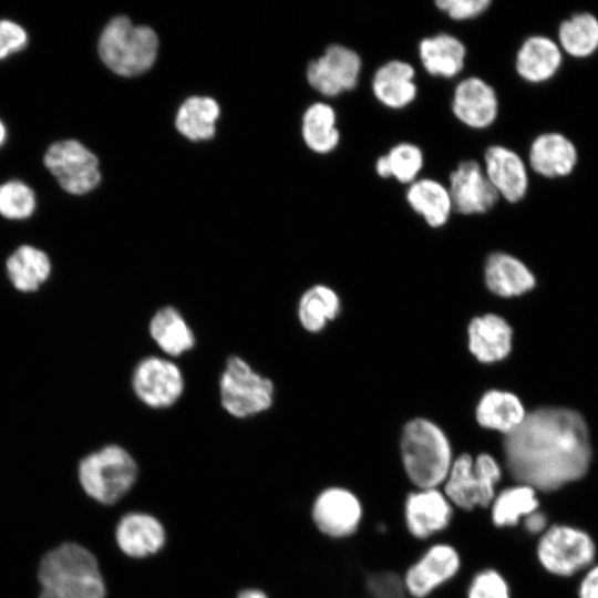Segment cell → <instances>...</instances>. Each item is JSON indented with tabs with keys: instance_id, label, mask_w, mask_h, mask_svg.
Returning a JSON list of instances; mask_svg holds the SVG:
<instances>
[{
	"instance_id": "1",
	"label": "cell",
	"mask_w": 598,
	"mask_h": 598,
	"mask_svg": "<svg viewBox=\"0 0 598 598\" xmlns=\"http://www.w3.org/2000/svg\"><path fill=\"white\" fill-rule=\"evenodd\" d=\"M512 476L537 491L551 492L581 478L591 461L587 424L576 411L538 409L504 441Z\"/></svg>"
},
{
	"instance_id": "2",
	"label": "cell",
	"mask_w": 598,
	"mask_h": 598,
	"mask_svg": "<svg viewBox=\"0 0 598 598\" xmlns=\"http://www.w3.org/2000/svg\"><path fill=\"white\" fill-rule=\"evenodd\" d=\"M39 598H105L96 557L85 547L64 543L48 551L38 567Z\"/></svg>"
},
{
	"instance_id": "3",
	"label": "cell",
	"mask_w": 598,
	"mask_h": 598,
	"mask_svg": "<svg viewBox=\"0 0 598 598\" xmlns=\"http://www.w3.org/2000/svg\"><path fill=\"white\" fill-rule=\"evenodd\" d=\"M402 467L414 488H439L454 461L443 430L425 419L405 424L400 439Z\"/></svg>"
},
{
	"instance_id": "4",
	"label": "cell",
	"mask_w": 598,
	"mask_h": 598,
	"mask_svg": "<svg viewBox=\"0 0 598 598\" xmlns=\"http://www.w3.org/2000/svg\"><path fill=\"white\" fill-rule=\"evenodd\" d=\"M157 48V35L151 28L134 25L124 16L113 18L99 40V53L104 64L123 76L147 71L156 59Z\"/></svg>"
},
{
	"instance_id": "5",
	"label": "cell",
	"mask_w": 598,
	"mask_h": 598,
	"mask_svg": "<svg viewBox=\"0 0 598 598\" xmlns=\"http://www.w3.org/2000/svg\"><path fill=\"white\" fill-rule=\"evenodd\" d=\"M138 467L122 446L106 445L83 457L78 476L87 496L103 505L118 502L134 485Z\"/></svg>"
},
{
	"instance_id": "6",
	"label": "cell",
	"mask_w": 598,
	"mask_h": 598,
	"mask_svg": "<svg viewBox=\"0 0 598 598\" xmlns=\"http://www.w3.org/2000/svg\"><path fill=\"white\" fill-rule=\"evenodd\" d=\"M502 477V466L492 454L463 453L454 458L441 489L454 508L472 512L488 508Z\"/></svg>"
},
{
	"instance_id": "7",
	"label": "cell",
	"mask_w": 598,
	"mask_h": 598,
	"mask_svg": "<svg viewBox=\"0 0 598 598\" xmlns=\"http://www.w3.org/2000/svg\"><path fill=\"white\" fill-rule=\"evenodd\" d=\"M219 393L225 411L243 419L267 411L274 403L275 386L246 360L231 355L220 377Z\"/></svg>"
},
{
	"instance_id": "8",
	"label": "cell",
	"mask_w": 598,
	"mask_h": 598,
	"mask_svg": "<svg viewBox=\"0 0 598 598\" xmlns=\"http://www.w3.org/2000/svg\"><path fill=\"white\" fill-rule=\"evenodd\" d=\"M596 556L592 538L568 525L548 526L539 536L536 557L540 566L556 576H571L589 566Z\"/></svg>"
},
{
	"instance_id": "9",
	"label": "cell",
	"mask_w": 598,
	"mask_h": 598,
	"mask_svg": "<svg viewBox=\"0 0 598 598\" xmlns=\"http://www.w3.org/2000/svg\"><path fill=\"white\" fill-rule=\"evenodd\" d=\"M462 568L458 549L445 542L431 544L400 576L409 598H429L454 579Z\"/></svg>"
},
{
	"instance_id": "10",
	"label": "cell",
	"mask_w": 598,
	"mask_h": 598,
	"mask_svg": "<svg viewBox=\"0 0 598 598\" xmlns=\"http://www.w3.org/2000/svg\"><path fill=\"white\" fill-rule=\"evenodd\" d=\"M44 164L60 186L73 195H83L97 186L101 179L97 157L75 140L52 144Z\"/></svg>"
},
{
	"instance_id": "11",
	"label": "cell",
	"mask_w": 598,
	"mask_h": 598,
	"mask_svg": "<svg viewBox=\"0 0 598 598\" xmlns=\"http://www.w3.org/2000/svg\"><path fill=\"white\" fill-rule=\"evenodd\" d=\"M363 516L360 497L343 486L326 487L316 496L311 507V518L317 529L333 539L354 535Z\"/></svg>"
},
{
	"instance_id": "12",
	"label": "cell",
	"mask_w": 598,
	"mask_h": 598,
	"mask_svg": "<svg viewBox=\"0 0 598 598\" xmlns=\"http://www.w3.org/2000/svg\"><path fill=\"white\" fill-rule=\"evenodd\" d=\"M132 386L137 399L148 408L166 409L178 401L185 382L181 369L173 361L150 355L136 364Z\"/></svg>"
},
{
	"instance_id": "13",
	"label": "cell",
	"mask_w": 598,
	"mask_h": 598,
	"mask_svg": "<svg viewBox=\"0 0 598 598\" xmlns=\"http://www.w3.org/2000/svg\"><path fill=\"white\" fill-rule=\"evenodd\" d=\"M403 522L416 540H427L446 530L453 519L454 506L441 487L414 488L403 502Z\"/></svg>"
},
{
	"instance_id": "14",
	"label": "cell",
	"mask_w": 598,
	"mask_h": 598,
	"mask_svg": "<svg viewBox=\"0 0 598 598\" xmlns=\"http://www.w3.org/2000/svg\"><path fill=\"white\" fill-rule=\"evenodd\" d=\"M362 69L360 55L352 49L329 45L307 69L310 85L326 96H336L357 86Z\"/></svg>"
},
{
	"instance_id": "15",
	"label": "cell",
	"mask_w": 598,
	"mask_h": 598,
	"mask_svg": "<svg viewBox=\"0 0 598 598\" xmlns=\"http://www.w3.org/2000/svg\"><path fill=\"white\" fill-rule=\"evenodd\" d=\"M453 209L463 215L491 210L499 195L489 183L483 166L473 159L461 162L448 177Z\"/></svg>"
},
{
	"instance_id": "16",
	"label": "cell",
	"mask_w": 598,
	"mask_h": 598,
	"mask_svg": "<svg viewBox=\"0 0 598 598\" xmlns=\"http://www.w3.org/2000/svg\"><path fill=\"white\" fill-rule=\"evenodd\" d=\"M452 111L464 125L474 130L486 128L498 115L496 91L478 76L465 78L454 89Z\"/></svg>"
},
{
	"instance_id": "17",
	"label": "cell",
	"mask_w": 598,
	"mask_h": 598,
	"mask_svg": "<svg viewBox=\"0 0 598 598\" xmlns=\"http://www.w3.org/2000/svg\"><path fill=\"white\" fill-rule=\"evenodd\" d=\"M486 177L499 197L508 203L524 198L528 188V173L522 157L503 145H492L484 153Z\"/></svg>"
},
{
	"instance_id": "18",
	"label": "cell",
	"mask_w": 598,
	"mask_h": 598,
	"mask_svg": "<svg viewBox=\"0 0 598 598\" xmlns=\"http://www.w3.org/2000/svg\"><path fill=\"white\" fill-rule=\"evenodd\" d=\"M115 540L126 556L145 558L164 547L166 533L163 524L155 516L143 512H131L118 520Z\"/></svg>"
},
{
	"instance_id": "19",
	"label": "cell",
	"mask_w": 598,
	"mask_h": 598,
	"mask_svg": "<svg viewBox=\"0 0 598 598\" xmlns=\"http://www.w3.org/2000/svg\"><path fill=\"white\" fill-rule=\"evenodd\" d=\"M577 150L565 135L556 132L538 135L528 152V162L535 173L554 178L573 172L577 163Z\"/></svg>"
},
{
	"instance_id": "20",
	"label": "cell",
	"mask_w": 598,
	"mask_h": 598,
	"mask_svg": "<svg viewBox=\"0 0 598 598\" xmlns=\"http://www.w3.org/2000/svg\"><path fill=\"white\" fill-rule=\"evenodd\" d=\"M414 79L415 70L409 62L388 61L373 74V95L389 109H403L411 104L417 95V85Z\"/></svg>"
},
{
	"instance_id": "21",
	"label": "cell",
	"mask_w": 598,
	"mask_h": 598,
	"mask_svg": "<svg viewBox=\"0 0 598 598\" xmlns=\"http://www.w3.org/2000/svg\"><path fill=\"white\" fill-rule=\"evenodd\" d=\"M513 330L505 319L488 313L474 318L468 326V347L481 362L506 358L512 349Z\"/></svg>"
},
{
	"instance_id": "22",
	"label": "cell",
	"mask_w": 598,
	"mask_h": 598,
	"mask_svg": "<svg viewBox=\"0 0 598 598\" xmlns=\"http://www.w3.org/2000/svg\"><path fill=\"white\" fill-rule=\"evenodd\" d=\"M561 49L546 35H532L518 49L515 69L529 83H542L551 79L560 68Z\"/></svg>"
},
{
	"instance_id": "23",
	"label": "cell",
	"mask_w": 598,
	"mask_h": 598,
	"mask_svg": "<svg viewBox=\"0 0 598 598\" xmlns=\"http://www.w3.org/2000/svg\"><path fill=\"white\" fill-rule=\"evenodd\" d=\"M465 56L464 43L450 33L426 37L419 43L421 64L432 76H456L464 68Z\"/></svg>"
},
{
	"instance_id": "24",
	"label": "cell",
	"mask_w": 598,
	"mask_h": 598,
	"mask_svg": "<svg viewBox=\"0 0 598 598\" xmlns=\"http://www.w3.org/2000/svg\"><path fill=\"white\" fill-rule=\"evenodd\" d=\"M485 282L492 292L502 297H514L530 290L535 286V278L516 257L494 252L485 264Z\"/></svg>"
},
{
	"instance_id": "25",
	"label": "cell",
	"mask_w": 598,
	"mask_h": 598,
	"mask_svg": "<svg viewBox=\"0 0 598 598\" xmlns=\"http://www.w3.org/2000/svg\"><path fill=\"white\" fill-rule=\"evenodd\" d=\"M151 338L167 355L178 357L195 347V334L178 309L172 306L159 308L148 326Z\"/></svg>"
},
{
	"instance_id": "26",
	"label": "cell",
	"mask_w": 598,
	"mask_h": 598,
	"mask_svg": "<svg viewBox=\"0 0 598 598\" xmlns=\"http://www.w3.org/2000/svg\"><path fill=\"white\" fill-rule=\"evenodd\" d=\"M405 198L429 226L442 227L453 210L448 188L433 178H417L409 185Z\"/></svg>"
},
{
	"instance_id": "27",
	"label": "cell",
	"mask_w": 598,
	"mask_h": 598,
	"mask_svg": "<svg viewBox=\"0 0 598 598\" xmlns=\"http://www.w3.org/2000/svg\"><path fill=\"white\" fill-rule=\"evenodd\" d=\"M537 489L517 482L497 491L488 506L491 522L496 528L515 527L539 507Z\"/></svg>"
},
{
	"instance_id": "28",
	"label": "cell",
	"mask_w": 598,
	"mask_h": 598,
	"mask_svg": "<svg viewBox=\"0 0 598 598\" xmlns=\"http://www.w3.org/2000/svg\"><path fill=\"white\" fill-rule=\"evenodd\" d=\"M525 417L523 403L514 393L507 391L486 392L476 408V420L480 425L505 435L515 431Z\"/></svg>"
},
{
	"instance_id": "29",
	"label": "cell",
	"mask_w": 598,
	"mask_h": 598,
	"mask_svg": "<svg viewBox=\"0 0 598 598\" xmlns=\"http://www.w3.org/2000/svg\"><path fill=\"white\" fill-rule=\"evenodd\" d=\"M6 268L14 288L23 292L39 289L51 274L48 255L29 245L17 248L7 259Z\"/></svg>"
},
{
	"instance_id": "30",
	"label": "cell",
	"mask_w": 598,
	"mask_h": 598,
	"mask_svg": "<svg viewBox=\"0 0 598 598\" xmlns=\"http://www.w3.org/2000/svg\"><path fill=\"white\" fill-rule=\"evenodd\" d=\"M302 135L308 147L317 153L333 151L340 140L334 110L326 103H315L305 112Z\"/></svg>"
},
{
	"instance_id": "31",
	"label": "cell",
	"mask_w": 598,
	"mask_h": 598,
	"mask_svg": "<svg viewBox=\"0 0 598 598\" xmlns=\"http://www.w3.org/2000/svg\"><path fill=\"white\" fill-rule=\"evenodd\" d=\"M218 115L219 106L215 100L192 96L181 105L176 127L192 141L208 140L215 133V121Z\"/></svg>"
},
{
	"instance_id": "32",
	"label": "cell",
	"mask_w": 598,
	"mask_h": 598,
	"mask_svg": "<svg viewBox=\"0 0 598 598\" xmlns=\"http://www.w3.org/2000/svg\"><path fill=\"white\" fill-rule=\"evenodd\" d=\"M340 311L338 295L324 285H316L301 296L298 303V319L309 332H319Z\"/></svg>"
},
{
	"instance_id": "33",
	"label": "cell",
	"mask_w": 598,
	"mask_h": 598,
	"mask_svg": "<svg viewBox=\"0 0 598 598\" xmlns=\"http://www.w3.org/2000/svg\"><path fill=\"white\" fill-rule=\"evenodd\" d=\"M559 48L574 58H586L598 49V19L588 12L576 13L558 29Z\"/></svg>"
},
{
	"instance_id": "34",
	"label": "cell",
	"mask_w": 598,
	"mask_h": 598,
	"mask_svg": "<svg viewBox=\"0 0 598 598\" xmlns=\"http://www.w3.org/2000/svg\"><path fill=\"white\" fill-rule=\"evenodd\" d=\"M424 165L422 150L408 142H402L375 162V172L382 178H394L402 184H411L417 179Z\"/></svg>"
},
{
	"instance_id": "35",
	"label": "cell",
	"mask_w": 598,
	"mask_h": 598,
	"mask_svg": "<svg viewBox=\"0 0 598 598\" xmlns=\"http://www.w3.org/2000/svg\"><path fill=\"white\" fill-rule=\"evenodd\" d=\"M35 209L33 190L20 181L0 185V215L8 219H25Z\"/></svg>"
},
{
	"instance_id": "36",
	"label": "cell",
	"mask_w": 598,
	"mask_h": 598,
	"mask_svg": "<svg viewBox=\"0 0 598 598\" xmlns=\"http://www.w3.org/2000/svg\"><path fill=\"white\" fill-rule=\"evenodd\" d=\"M466 598H512L511 587L496 568L486 567L476 571L466 588Z\"/></svg>"
},
{
	"instance_id": "37",
	"label": "cell",
	"mask_w": 598,
	"mask_h": 598,
	"mask_svg": "<svg viewBox=\"0 0 598 598\" xmlns=\"http://www.w3.org/2000/svg\"><path fill=\"white\" fill-rule=\"evenodd\" d=\"M370 598H409L405 594L400 576L392 573H378L367 580Z\"/></svg>"
},
{
	"instance_id": "38",
	"label": "cell",
	"mask_w": 598,
	"mask_h": 598,
	"mask_svg": "<svg viewBox=\"0 0 598 598\" xmlns=\"http://www.w3.org/2000/svg\"><path fill=\"white\" fill-rule=\"evenodd\" d=\"M491 3V0H439L435 6L451 19L461 21L481 16Z\"/></svg>"
},
{
	"instance_id": "39",
	"label": "cell",
	"mask_w": 598,
	"mask_h": 598,
	"mask_svg": "<svg viewBox=\"0 0 598 598\" xmlns=\"http://www.w3.org/2000/svg\"><path fill=\"white\" fill-rule=\"evenodd\" d=\"M28 43L25 30L10 20H0V60L19 52Z\"/></svg>"
},
{
	"instance_id": "40",
	"label": "cell",
	"mask_w": 598,
	"mask_h": 598,
	"mask_svg": "<svg viewBox=\"0 0 598 598\" xmlns=\"http://www.w3.org/2000/svg\"><path fill=\"white\" fill-rule=\"evenodd\" d=\"M578 596L579 598H598V565L591 567L581 579Z\"/></svg>"
},
{
	"instance_id": "41",
	"label": "cell",
	"mask_w": 598,
	"mask_h": 598,
	"mask_svg": "<svg viewBox=\"0 0 598 598\" xmlns=\"http://www.w3.org/2000/svg\"><path fill=\"white\" fill-rule=\"evenodd\" d=\"M523 526L530 534H542L547 526V517L539 509L527 515L523 520Z\"/></svg>"
},
{
	"instance_id": "42",
	"label": "cell",
	"mask_w": 598,
	"mask_h": 598,
	"mask_svg": "<svg viewBox=\"0 0 598 598\" xmlns=\"http://www.w3.org/2000/svg\"><path fill=\"white\" fill-rule=\"evenodd\" d=\"M237 598H268V596L260 589L248 588L241 590L238 594Z\"/></svg>"
},
{
	"instance_id": "43",
	"label": "cell",
	"mask_w": 598,
	"mask_h": 598,
	"mask_svg": "<svg viewBox=\"0 0 598 598\" xmlns=\"http://www.w3.org/2000/svg\"><path fill=\"white\" fill-rule=\"evenodd\" d=\"M4 140H6V127L0 121V146L3 144Z\"/></svg>"
}]
</instances>
